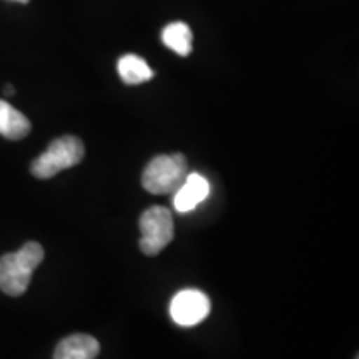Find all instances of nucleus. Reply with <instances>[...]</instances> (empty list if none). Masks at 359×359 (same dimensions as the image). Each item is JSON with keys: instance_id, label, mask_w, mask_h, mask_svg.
<instances>
[{"instance_id": "obj_1", "label": "nucleus", "mask_w": 359, "mask_h": 359, "mask_svg": "<svg viewBox=\"0 0 359 359\" xmlns=\"http://www.w3.org/2000/svg\"><path fill=\"white\" fill-rule=\"evenodd\" d=\"M43 255V248L37 241H29L15 253L4 255L0 258V290L8 296L24 294Z\"/></svg>"}, {"instance_id": "obj_2", "label": "nucleus", "mask_w": 359, "mask_h": 359, "mask_svg": "<svg viewBox=\"0 0 359 359\" xmlns=\"http://www.w3.org/2000/svg\"><path fill=\"white\" fill-rule=\"evenodd\" d=\"M83 142L74 135H65V137L53 140L47 150L32 161L30 172L40 180L52 178L57 173L79 165L83 160Z\"/></svg>"}, {"instance_id": "obj_3", "label": "nucleus", "mask_w": 359, "mask_h": 359, "mask_svg": "<svg viewBox=\"0 0 359 359\" xmlns=\"http://www.w3.org/2000/svg\"><path fill=\"white\" fill-rule=\"evenodd\" d=\"M188 175V161L182 154L155 156L143 170L142 185L148 193L167 195L182 187Z\"/></svg>"}, {"instance_id": "obj_4", "label": "nucleus", "mask_w": 359, "mask_h": 359, "mask_svg": "<svg viewBox=\"0 0 359 359\" xmlns=\"http://www.w3.org/2000/svg\"><path fill=\"white\" fill-rule=\"evenodd\" d=\"M138 226L142 231L140 250L148 257L158 255L173 240V217L172 212L165 206H151L147 212H143Z\"/></svg>"}, {"instance_id": "obj_5", "label": "nucleus", "mask_w": 359, "mask_h": 359, "mask_svg": "<svg viewBox=\"0 0 359 359\" xmlns=\"http://www.w3.org/2000/svg\"><path fill=\"white\" fill-rule=\"evenodd\" d=\"M212 309L208 296L200 290H183L173 296L170 314L178 326H196L206 320Z\"/></svg>"}, {"instance_id": "obj_6", "label": "nucleus", "mask_w": 359, "mask_h": 359, "mask_svg": "<svg viewBox=\"0 0 359 359\" xmlns=\"http://www.w3.org/2000/svg\"><path fill=\"white\" fill-rule=\"evenodd\" d=\"M210 183L200 173H188L182 187L175 191L173 205L178 213H188L195 210L201 201L208 198Z\"/></svg>"}, {"instance_id": "obj_7", "label": "nucleus", "mask_w": 359, "mask_h": 359, "mask_svg": "<svg viewBox=\"0 0 359 359\" xmlns=\"http://www.w3.org/2000/svg\"><path fill=\"white\" fill-rule=\"evenodd\" d=\"M100 353V343L90 334L67 336L57 344L53 359H95Z\"/></svg>"}, {"instance_id": "obj_8", "label": "nucleus", "mask_w": 359, "mask_h": 359, "mask_svg": "<svg viewBox=\"0 0 359 359\" xmlns=\"http://www.w3.org/2000/svg\"><path fill=\"white\" fill-rule=\"evenodd\" d=\"M32 130L30 120L11 103L0 100V135L7 140H22Z\"/></svg>"}, {"instance_id": "obj_9", "label": "nucleus", "mask_w": 359, "mask_h": 359, "mask_svg": "<svg viewBox=\"0 0 359 359\" xmlns=\"http://www.w3.org/2000/svg\"><path fill=\"white\" fill-rule=\"evenodd\" d=\"M116 70H118L122 82L127 85L148 82L155 75V72L150 69L145 58L135 55V53H127V55L120 57L118 64H116Z\"/></svg>"}, {"instance_id": "obj_10", "label": "nucleus", "mask_w": 359, "mask_h": 359, "mask_svg": "<svg viewBox=\"0 0 359 359\" xmlns=\"http://www.w3.org/2000/svg\"><path fill=\"white\" fill-rule=\"evenodd\" d=\"M161 42L178 55L188 57L193 50L191 29L185 22H172L161 30Z\"/></svg>"}, {"instance_id": "obj_11", "label": "nucleus", "mask_w": 359, "mask_h": 359, "mask_svg": "<svg viewBox=\"0 0 359 359\" xmlns=\"http://www.w3.org/2000/svg\"><path fill=\"white\" fill-rule=\"evenodd\" d=\"M13 92H15V90H13V87H11V85H7V87H6L7 95H13Z\"/></svg>"}, {"instance_id": "obj_12", "label": "nucleus", "mask_w": 359, "mask_h": 359, "mask_svg": "<svg viewBox=\"0 0 359 359\" xmlns=\"http://www.w3.org/2000/svg\"><path fill=\"white\" fill-rule=\"evenodd\" d=\"M13 2H22V4H27L29 0H13Z\"/></svg>"}]
</instances>
